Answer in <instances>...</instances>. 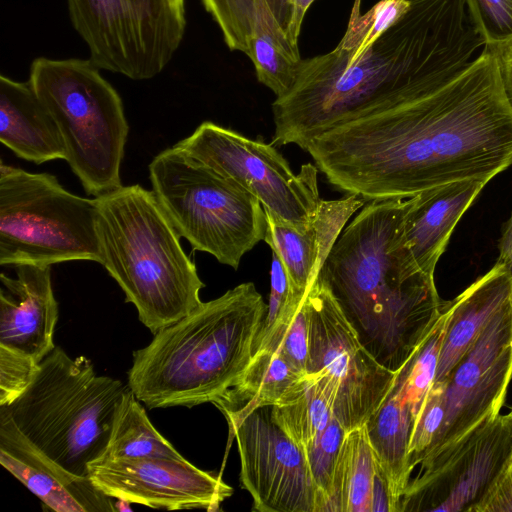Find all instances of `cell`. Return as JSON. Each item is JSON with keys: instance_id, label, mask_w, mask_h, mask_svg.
<instances>
[{"instance_id": "obj_1", "label": "cell", "mask_w": 512, "mask_h": 512, "mask_svg": "<svg viewBox=\"0 0 512 512\" xmlns=\"http://www.w3.org/2000/svg\"><path fill=\"white\" fill-rule=\"evenodd\" d=\"M305 151L330 184L366 201L407 199L455 181L488 183L512 164L500 55L484 48L428 93L393 87Z\"/></svg>"}, {"instance_id": "obj_2", "label": "cell", "mask_w": 512, "mask_h": 512, "mask_svg": "<svg viewBox=\"0 0 512 512\" xmlns=\"http://www.w3.org/2000/svg\"><path fill=\"white\" fill-rule=\"evenodd\" d=\"M410 198L373 200L343 229L319 276L367 351L396 372L438 317L434 276L422 272L402 239Z\"/></svg>"}, {"instance_id": "obj_3", "label": "cell", "mask_w": 512, "mask_h": 512, "mask_svg": "<svg viewBox=\"0 0 512 512\" xmlns=\"http://www.w3.org/2000/svg\"><path fill=\"white\" fill-rule=\"evenodd\" d=\"M266 311L252 282L202 302L133 353L128 387L150 408L217 404L251 362Z\"/></svg>"}, {"instance_id": "obj_4", "label": "cell", "mask_w": 512, "mask_h": 512, "mask_svg": "<svg viewBox=\"0 0 512 512\" xmlns=\"http://www.w3.org/2000/svg\"><path fill=\"white\" fill-rule=\"evenodd\" d=\"M101 265L153 334L201 305L205 284L153 191L130 185L96 197Z\"/></svg>"}, {"instance_id": "obj_5", "label": "cell", "mask_w": 512, "mask_h": 512, "mask_svg": "<svg viewBox=\"0 0 512 512\" xmlns=\"http://www.w3.org/2000/svg\"><path fill=\"white\" fill-rule=\"evenodd\" d=\"M126 388L120 380L96 374L88 358H71L55 347L26 391L0 407L47 456L70 473L88 477L89 465L104 455Z\"/></svg>"}, {"instance_id": "obj_6", "label": "cell", "mask_w": 512, "mask_h": 512, "mask_svg": "<svg viewBox=\"0 0 512 512\" xmlns=\"http://www.w3.org/2000/svg\"><path fill=\"white\" fill-rule=\"evenodd\" d=\"M89 58H35L28 82L55 121L66 161L95 197L122 186L129 125L122 99Z\"/></svg>"}, {"instance_id": "obj_7", "label": "cell", "mask_w": 512, "mask_h": 512, "mask_svg": "<svg viewBox=\"0 0 512 512\" xmlns=\"http://www.w3.org/2000/svg\"><path fill=\"white\" fill-rule=\"evenodd\" d=\"M149 177L160 205L193 250L237 269L264 240L267 218L261 202L174 146L154 157Z\"/></svg>"}, {"instance_id": "obj_8", "label": "cell", "mask_w": 512, "mask_h": 512, "mask_svg": "<svg viewBox=\"0 0 512 512\" xmlns=\"http://www.w3.org/2000/svg\"><path fill=\"white\" fill-rule=\"evenodd\" d=\"M97 198L67 191L49 173L0 164V264H101Z\"/></svg>"}, {"instance_id": "obj_9", "label": "cell", "mask_w": 512, "mask_h": 512, "mask_svg": "<svg viewBox=\"0 0 512 512\" xmlns=\"http://www.w3.org/2000/svg\"><path fill=\"white\" fill-rule=\"evenodd\" d=\"M75 31L100 69L148 80L183 41L186 0H66Z\"/></svg>"}, {"instance_id": "obj_10", "label": "cell", "mask_w": 512, "mask_h": 512, "mask_svg": "<svg viewBox=\"0 0 512 512\" xmlns=\"http://www.w3.org/2000/svg\"><path fill=\"white\" fill-rule=\"evenodd\" d=\"M174 147L240 185L280 220L299 227L312 221L321 200L313 164L294 174L273 144L211 121L202 122Z\"/></svg>"}, {"instance_id": "obj_11", "label": "cell", "mask_w": 512, "mask_h": 512, "mask_svg": "<svg viewBox=\"0 0 512 512\" xmlns=\"http://www.w3.org/2000/svg\"><path fill=\"white\" fill-rule=\"evenodd\" d=\"M308 373H319L333 412L349 431L366 423L388 394L395 373L378 363L358 338L318 274L305 296Z\"/></svg>"}, {"instance_id": "obj_12", "label": "cell", "mask_w": 512, "mask_h": 512, "mask_svg": "<svg viewBox=\"0 0 512 512\" xmlns=\"http://www.w3.org/2000/svg\"><path fill=\"white\" fill-rule=\"evenodd\" d=\"M512 458V412L487 420L424 460L400 512H474Z\"/></svg>"}, {"instance_id": "obj_13", "label": "cell", "mask_w": 512, "mask_h": 512, "mask_svg": "<svg viewBox=\"0 0 512 512\" xmlns=\"http://www.w3.org/2000/svg\"><path fill=\"white\" fill-rule=\"evenodd\" d=\"M240 456V481L259 512H323V498L303 448L260 407L229 425Z\"/></svg>"}, {"instance_id": "obj_14", "label": "cell", "mask_w": 512, "mask_h": 512, "mask_svg": "<svg viewBox=\"0 0 512 512\" xmlns=\"http://www.w3.org/2000/svg\"><path fill=\"white\" fill-rule=\"evenodd\" d=\"M511 379L512 298L446 378L444 423L426 459L496 417L505 402Z\"/></svg>"}, {"instance_id": "obj_15", "label": "cell", "mask_w": 512, "mask_h": 512, "mask_svg": "<svg viewBox=\"0 0 512 512\" xmlns=\"http://www.w3.org/2000/svg\"><path fill=\"white\" fill-rule=\"evenodd\" d=\"M88 471L93 485L107 496L151 508L217 511L233 493L220 477L185 458L102 459Z\"/></svg>"}, {"instance_id": "obj_16", "label": "cell", "mask_w": 512, "mask_h": 512, "mask_svg": "<svg viewBox=\"0 0 512 512\" xmlns=\"http://www.w3.org/2000/svg\"><path fill=\"white\" fill-rule=\"evenodd\" d=\"M0 463L56 512H114L111 497L74 475L30 441L0 407Z\"/></svg>"}, {"instance_id": "obj_17", "label": "cell", "mask_w": 512, "mask_h": 512, "mask_svg": "<svg viewBox=\"0 0 512 512\" xmlns=\"http://www.w3.org/2000/svg\"><path fill=\"white\" fill-rule=\"evenodd\" d=\"M15 277L0 274V345L41 362L54 348L58 303L51 266H14Z\"/></svg>"}, {"instance_id": "obj_18", "label": "cell", "mask_w": 512, "mask_h": 512, "mask_svg": "<svg viewBox=\"0 0 512 512\" xmlns=\"http://www.w3.org/2000/svg\"><path fill=\"white\" fill-rule=\"evenodd\" d=\"M365 201L354 194L338 200L321 199L312 221L303 227L282 221L264 209V241L280 258L295 296L306 295L349 218Z\"/></svg>"}, {"instance_id": "obj_19", "label": "cell", "mask_w": 512, "mask_h": 512, "mask_svg": "<svg viewBox=\"0 0 512 512\" xmlns=\"http://www.w3.org/2000/svg\"><path fill=\"white\" fill-rule=\"evenodd\" d=\"M486 184L480 180L455 181L410 197L402 239L410 258L422 272L434 276L456 224Z\"/></svg>"}, {"instance_id": "obj_20", "label": "cell", "mask_w": 512, "mask_h": 512, "mask_svg": "<svg viewBox=\"0 0 512 512\" xmlns=\"http://www.w3.org/2000/svg\"><path fill=\"white\" fill-rule=\"evenodd\" d=\"M0 141L35 164L66 159L59 129L28 81L0 76Z\"/></svg>"}, {"instance_id": "obj_21", "label": "cell", "mask_w": 512, "mask_h": 512, "mask_svg": "<svg viewBox=\"0 0 512 512\" xmlns=\"http://www.w3.org/2000/svg\"><path fill=\"white\" fill-rule=\"evenodd\" d=\"M510 300V275L506 266L498 261L453 299L434 382L446 380L492 318Z\"/></svg>"}, {"instance_id": "obj_22", "label": "cell", "mask_w": 512, "mask_h": 512, "mask_svg": "<svg viewBox=\"0 0 512 512\" xmlns=\"http://www.w3.org/2000/svg\"><path fill=\"white\" fill-rule=\"evenodd\" d=\"M305 375L278 352L256 353L215 406L231 425L257 408L280 403Z\"/></svg>"}, {"instance_id": "obj_23", "label": "cell", "mask_w": 512, "mask_h": 512, "mask_svg": "<svg viewBox=\"0 0 512 512\" xmlns=\"http://www.w3.org/2000/svg\"><path fill=\"white\" fill-rule=\"evenodd\" d=\"M247 56L254 64L259 82L276 98L293 86L302 58L299 48L288 39L265 0H254V20Z\"/></svg>"}, {"instance_id": "obj_24", "label": "cell", "mask_w": 512, "mask_h": 512, "mask_svg": "<svg viewBox=\"0 0 512 512\" xmlns=\"http://www.w3.org/2000/svg\"><path fill=\"white\" fill-rule=\"evenodd\" d=\"M414 415L394 392L388 394L365 423L370 443L383 468L399 505L412 470L408 465V445Z\"/></svg>"}, {"instance_id": "obj_25", "label": "cell", "mask_w": 512, "mask_h": 512, "mask_svg": "<svg viewBox=\"0 0 512 512\" xmlns=\"http://www.w3.org/2000/svg\"><path fill=\"white\" fill-rule=\"evenodd\" d=\"M377 466L365 424L349 430L335 466L329 512H371Z\"/></svg>"}, {"instance_id": "obj_26", "label": "cell", "mask_w": 512, "mask_h": 512, "mask_svg": "<svg viewBox=\"0 0 512 512\" xmlns=\"http://www.w3.org/2000/svg\"><path fill=\"white\" fill-rule=\"evenodd\" d=\"M271 416L303 450L309 448L335 416L321 375L306 374L280 403L271 406Z\"/></svg>"}, {"instance_id": "obj_27", "label": "cell", "mask_w": 512, "mask_h": 512, "mask_svg": "<svg viewBox=\"0 0 512 512\" xmlns=\"http://www.w3.org/2000/svg\"><path fill=\"white\" fill-rule=\"evenodd\" d=\"M140 402L127 385L116 406L108 444L102 459L184 458L155 429Z\"/></svg>"}, {"instance_id": "obj_28", "label": "cell", "mask_w": 512, "mask_h": 512, "mask_svg": "<svg viewBox=\"0 0 512 512\" xmlns=\"http://www.w3.org/2000/svg\"><path fill=\"white\" fill-rule=\"evenodd\" d=\"M452 309L453 299L443 302L436 320L406 362L395 373L390 390L411 408L414 419L435 381Z\"/></svg>"}, {"instance_id": "obj_29", "label": "cell", "mask_w": 512, "mask_h": 512, "mask_svg": "<svg viewBox=\"0 0 512 512\" xmlns=\"http://www.w3.org/2000/svg\"><path fill=\"white\" fill-rule=\"evenodd\" d=\"M360 0H356L346 32L339 42L349 59L363 55L410 8L411 0H380L364 15L360 14Z\"/></svg>"}, {"instance_id": "obj_30", "label": "cell", "mask_w": 512, "mask_h": 512, "mask_svg": "<svg viewBox=\"0 0 512 512\" xmlns=\"http://www.w3.org/2000/svg\"><path fill=\"white\" fill-rule=\"evenodd\" d=\"M264 351L280 353L299 371L308 374L309 336L305 297L291 300L274 328L257 343L254 354Z\"/></svg>"}, {"instance_id": "obj_31", "label": "cell", "mask_w": 512, "mask_h": 512, "mask_svg": "<svg viewBox=\"0 0 512 512\" xmlns=\"http://www.w3.org/2000/svg\"><path fill=\"white\" fill-rule=\"evenodd\" d=\"M446 381L434 382L414 419L408 445V465L411 470L431 453L445 418Z\"/></svg>"}, {"instance_id": "obj_32", "label": "cell", "mask_w": 512, "mask_h": 512, "mask_svg": "<svg viewBox=\"0 0 512 512\" xmlns=\"http://www.w3.org/2000/svg\"><path fill=\"white\" fill-rule=\"evenodd\" d=\"M484 48L499 55L512 47V0H463Z\"/></svg>"}, {"instance_id": "obj_33", "label": "cell", "mask_w": 512, "mask_h": 512, "mask_svg": "<svg viewBox=\"0 0 512 512\" xmlns=\"http://www.w3.org/2000/svg\"><path fill=\"white\" fill-rule=\"evenodd\" d=\"M347 432L334 416L319 438L304 450L312 476L323 498V512H329L335 466Z\"/></svg>"}, {"instance_id": "obj_34", "label": "cell", "mask_w": 512, "mask_h": 512, "mask_svg": "<svg viewBox=\"0 0 512 512\" xmlns=\"http://www.w3.org/2000/svg\"><path fill=\"white\" fill-rule=\"evenodd\" d=\"M232 51L248 54L254 20V0H201Z\"/></svg>"}, {"instance_id": "obj_35", "label": "cell", "mask_w": 512, "mask_h": 512, "mask_svg": "<svg viewBox=\"0 0 512 512\" xmlns=\"http://www.w3.org/2000/svg\"><path fill=\"white\" fill-rule=\"evenodd\" d=\"M39 362L17 350L0 345V406L20 397L36 377Z\"/></svg>"}, {"instance_id": "obj_36", "label": "cell", "mask_w": 512, "mask_h": 512, "mask_svg": "<svg viewBox=\"0 0 512 512\" xmlns=\"http://www.w3.org/2000/svg\"><path fill=\"white\" fill-rule=\"evenodd\" d=\"M293 298L299 297L292 294L286 270L278 255L275 252H272L270 294L266 311L267 314L256 338L255 349L257 343L264 339L277 324Z\"/></svg>"}, {"instance_id": "obj_37", "label": "cell", "mask_w": 512, "mask_h": 512, "mask_svg": "<svg viewBox=\"0 0 512 512\" xmlns=\"http://www.w3.org/2000/svg\"><path fill=\"white\" fill-rule=\"evenodd\" d=\"M474 512H512V458Z\"/></svg>"}, {"instance_id": "obj_38", "label": "cell", "mask_w": 512, "mask_h": 512, "mask_svg": "<svg viewBox=\"0 0 512 512\" xmlns=\"http://www.w3.org/2000/svg\"><path fill=\"white\" fill-rule=\"evenodd\" d=\"M371 512H399V505L393 496L388 478L379 462L373 481Z\"/></svg>"}, {"instance_id": "obj_39", "label": "cell", "mask_w": 512, "mask_h": 512, "mask_svg": "<svg viewBox=\"0 0 512 512\" xmlns=\"http://www.w3.org/2000/svg\"><path fill=\"white\" fill-rule=\"evenodd\" d=\"M315 0H289L290 19L286 29L289 41L298 47V39L305 14Z\"/></svg>"}, {"instance_id": "obj_40", "label": "cell", "mask_w": 512, "mask_h": 512, "mask_svg": "<svg viewBox=\"0 0 512 512\" xmlns=\"http://www.w3.org/2000/svg\"><path fill=\"white\" fill-rule=\"evenodd\" d=\"M500 66L504 92L512 109V47L500 55Z\"/></svg>"}, {"instance_id": "obj_41", "label": "cell", "mask_w": 512, "mask_h": 512, "mask_svg": "<svg viewBox=\"0 0 512 512\" xmlns=\"http://www.w3.org/2000/svg\"><path fill=\"white\" fill-rule=\"evenodd\" d=\"M498 250V262L506 263L512 259V212L509 219L503 225L502 234L498 241Z\"/></svg>"}, {"instance_id": "obj_42", "label": "cell", "mask_w": 512, "mask_h": 512, "mask_svg": "<svg viewBox=\"0 0 512 512\" xmlns=\"http://www.w3.org/2000/svg\"><path fill=\"white\" fill-rule=\"evenodd\" d=\"M117 502L114 503L115 511H130L131 508L129 507V502L122 500V499H116Z\"/></svg>"}, {"instance_id": "obj_43", "label": "cell", "mask_w": 512, "mask_h": 512, "mask_svg": "<svg viewBox=\"0 0 512 512\" xmlns=\"http://www.w3.org/2000/svg\"><path fill=\"white\" fill-rule=\"evenodd\" d=\"M508 272H509V275H510V279H511V298H512V259H510L509 261H507L506 263H503Z\"/></svg>"}, {"instance_id": "obj_44", "label": "cell", "mask_w": 512, "mask_h": 512, "mask_svg": "<svg viewBox=\"0 0 512 512\" xmlns=\"http://www.w3.org/2000/svg\"><path fill=\"white\" fill-rule=\"evenodd\" d=\"M511 412H512V410H511Z\"/></svg>"}]
</instances>
